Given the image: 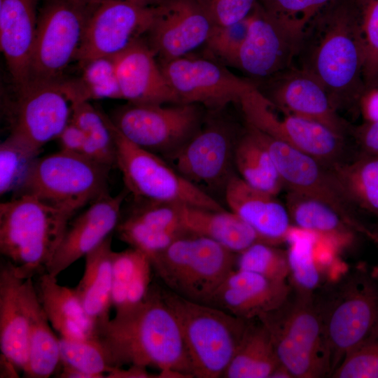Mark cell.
<instances>
[{
	"label": "cell",
	"instance_id": "cell-1",
	"mask_svg": "<svg viewBox=\"0 0 378 378\" xmlns=\"http://www.w3.org/2000/svg\"><path fill=\"white\" fill-rule=\"evenodd\" d=\"M365 43L351 0H333L303 30L294 64L314 76L339 110L358 108L365 91Z\"/></svg>",
	"mask_w": 378,
	"mask_h": 378
},
{
	"label": "cell",
	"instance_id": "cell-2",
	"mask_svg": "<svg viewBox=\"0 0 378 378\" xmlns=\"http://www.w3.org/2000/svg\"><path fill=\"white\" fill-rule=\"evenodd\" d=\"M94 338L101 344L111 368L153 367L194 377L178 322L158 284H151L139 304L115 312L113 318L96 329Z\"/></svg>",
	"mask_w": 378,
	"mask_h": 378
},
{
	"label": "cell",
	"instance_id": "cell-3",
	"mask_svg": "<svg viewBox=\"0 0 378 378\" xmlns=\"http://www.w3.org/2000/svg\"><path fill=\"white\" fill-rule=\"evenodd\" d=\"M330 377L378 323V281L364 265L345 269L316 293Z\"/></svg>",
	"mask_w": 378,
	"mask_h": 378
},
{
	"label": "cell",
	"instance_id": "cell-4",
	"mask_svg": "<svg viewBox=\"0 0 378 378\" xmlns=\"http://www.w3.org/2000/svg\"><path fill=\"white\" fill-rule=\"evenodd\" d=\"M72 214L30 195L0 204V252L26 279L46 272Z\"/></svg>",
	"mask_w": 378,
	"mask_h": 378
},
{
	"label": "cell",
	"instance_id": "cell-5",
	"mask_svg": "<svg viewBox=\"0 0 378 378\" xmlns=\"http://www.w3.org/2000/svg\"><path fill=\"white\" fill-rule=\"evenodd\" d=\"M160 289L178 322L194 377H223L249 320L188 300L166 287Z\"/></svg>",
	"mask_w": 378,
	"mask_h": 378
},
{
	"label": "cell",
	"instance_id": "cell-6",
	"mask_svg": "<svg viewBox=\"0 0 378 378\" xmlns=\"http://www.w3.org/2000/svg\"><path fill=\"white\" fill-rule=\"evenodd\" d=\"M257 318L268 330L281 364L293 378L330 377L316 293L305 295L290 288L281 306Z\"/></svg>",
	"mask_w": 378,
	"mask_h": 378
},
{
	"label": "cell",
	"instance_id": "cell-7",
	"mask_svg": "<svg viewBox=\"0 0 378 378\" xmlns=\"http://www.w3.org/2000/svg\"><path fill=\"white\" fill-rule=\"evenodd\" d=\"M237 253L205 237L188 234L150 258L153 272L174 293L207 304L237 265Z\"/></svg>",
	"mask_w": 378,
	"mask_h": 378
},
{
	"label": "cell",
	"instance_id": "cell-8",
	"mask_svg": "<svg viewBox=\"0 0 378 378\" xmlns=\"http://www.w3.org/2000/svg\"><path fill=\"white\" fill-rule=\"evenodd\" d=\"M41 2L27 88L64 80V71L76 60L88 21L99 3L88 0Z\"/></svg>",
	"mask_w": 378,
	"mask_h": 378
},
{
	"label": "cell",
	"instance_id": "cell-9",
	"mask_svg": "<svg viewBox=\"0 0 378 378\" xmlns=\"http://www.w3.org/2000/svg\"><path fill=\"white\" fill-rule=\"evenodd\" d=\"M110 168L83 155L61 150L38 158L14 196L33 195L74 215L107 193Z\"/></svg>",
	"mask_w": 378,
	"mask_h": 378
},
{
	"label": "cell",
	"instance_id": "cell-10",
	"mask_svg": "<svg viewBox=\"0 0 378 378\" xmlns=\"http://www.w3.org/2000/svg\"><path fill=\"white\" fill-rule=\"evenodd\" d=\"M108 121L115 144V164L127 190L135 197L152 203L225 209L216 199L183 178L157 154L130 141L108 117Z\"/></svg>",
	"mask_w": 378,
	"mask_h": 378
},
{
	"label": "cell",
	"instance_id": "cell-11",
	"mask_svg": "<svg viewBox=\"0 0 378 378\" xmlns=\"http://www.w3.org/2000/svg\"><path fill=\"white\" fill-rule=\"evenodd\" d=\"M269 152L288 191L322 201L335 209L359 234L370 239L372 229L356 215L330 165L246 124Z\"/></svg>",
	"mask_w": 378,
	"mask_h": 378
},
{
	"label": "cell",
	"instance_id": "cell-12",
	"mask_svg": "<svg viewBox=\"0 0 378 378\" xmlns=\"http://www.w3.org/2000/svg\"><path fill=\"white\" fill-rule=\"evenodd\" d=\"M111 120L130 141L169 158L200 129L202 113L195 104L130 103L117 110Z\"/></svg>",
	"mask_w": 378,
	"mask_h": 378
},
{
	"label": "cell",
	"instance_id": "cell-13",
	"mask_svg": "<svg viewBox=\"0 0 378 378\" xmlns=\"http://www.w3.org/2000/svg\"><path fill=\"white\" fill-rule=\"evenodd\" d=\"M239 103L246 124L328 165L340 162L344 138L326 126L281 111L256 87Z\"/></svg>",
	"mask_w": 378,
	"mask_h": 378
},
{
	"label": "cell",
	"instance_id": "cell-14",
	"mask_svg": "<svg viewBox=\"0 0 378 378\" xmlns=\"http://www.w3.org/2000/svg\"><path fill=\"white\" fill-rule=\"evenodd\" d=\"M248 19L247 36L235 67L250 77L265 80L293 65L303 29L269 12L258 2Z\"/></svg>",
	"mask_w": 378,
	"mask_h": 378
},
{
	"label": "cell",
	"instance_id": "cell-15",
	"mask_svg": "<svg viewBox=\"0 0 378 378\" xmlns=\"http://www.w3.org/2000/svg\"><path fill=\"white\" fill-rule=\"evenodd\" d=\"M156 7L126 0H100L85 27L76 60L80 66L98 57H115L147 34Z\"/></svg>",
	"mask_w": 378,
	"mask_h": 378
},
{
	"label": "cell",
	"instance_id": "cell-16",
	"mask_svg": "<svg viewBox=\"0 0 378 378\" xmlns=\"http://www.w3.org/2000/svg\"><path fill=\"white\" fill-rule=\"evenodd\" d=\"M180 104H202L216 111L256 87L210 59L181 57L160 64Z\"/></svg>",
	"mask_w": 378,
	"mask_h": 378
},
{
	"label": "cell",
	"instance_id": "cell-17",
	"mask_svg": "<svg viewBox=\"0 0 378 378\" xmlns=\"http://www.w3.org/2000/svg\"><path fill=\"white\" fill-rule=\"evenodd\" d=\"M16 94L7 111L10 134L41 150L71 120V103L62 81L29 85Z\"/></svg>",
	"mask_w": 378,
	"mask_h": 378
},
{
	"label": "cell",
	"instance_id": "cell-18",
	"mask_svg": "<svg viewBox=\"0 0 378 378\" xmlns=\"http://www.w3.org/2000/svg\"><path fill=\"white\" fill-rule=\"evenodd\" d=\"M236 142L228 124L209 120L169 159L180 175L201 189H224L233 174Z\"/></svg>",
	"mask_w": 378,
	"mask_h": 378
},
{
	"label": "cell",
	"instance_id": "cell-19",
	"mask_svg": "<svg viewBox=\"0 0 378 378\" xmlns=\"http://www.w3.org/2000/svg\"><path fill=\"white\" fill-rule=\"evenodd\" d=\"M214 25L200 0H165L156 6L147 43L160 63L167 62L205 43Z\"/></svg>",
	"mask_w": 378,
	"mask_h": 378
},
{
	"label": "cell",
	"instance_id": "cell-20",
	"mask_svg": "<svg viewBox=\"0 0 378 378\" xmlns=\"http://www.w3.org/2000/svg\"><path fill=\"white\" fill-rule=\"evenodd\" d=\"M258 90L283 111L317 122L345 138L351 127L339 114L322 84L295 64L266 79Z\"/></svg>",
	"mask_w": 378,
	"mask_h": 378
},
{
	"label": "cell",
	"instance_id": "cell-21",
	"mask_svg": "<svg viewBox=\"0 0 378 378\" xmlns=\"http://www.w3.org/2000/svg\"><path fill=\"white\" fill-rule=\"evenodd\" d=\"M125 195V191L115 196L108 193L102 195L69 223L46 272L57 277L109 237L120 220V208Z\"/></svg>",
	"mask_w": 378,
	"mask_h": 378
},
{
	"label": "cell",
	"instance_id": "cell-22",
	"mask_svg": "<svg viewBox=\"0 0 378 378\" xmlns=\"http://www.w3.org/2000/svg\"><path fill=\"white\" fill-rule=\"evenodd\" d=\"M290 291L288 281L273 280L236 268L227 276L206 304L251 320L278 308Z\"/></svg>",
	"mask_w": 378,
	"mask_h": 378
},
{
	"label": "cell",
	"instance_id": "cell-23",
	"mask_svg": "<svg viewBox=\"0 0 378 378\" xmlns=\"http://www.w3.org/2000/svg\"><path fill=\"white\" fill-rule=\"evenodd\" d=\"M155 55L142 38L114 57L122 99L131 104H180Z\"/></svg>",
	"mask_w": 378,
	"mask_h": 378
},
{
	"label": "cell",
	"instance_id": "cell-24",
	"mask_svg": "<svg viewBox=\"0 0 378 378\" xmlns=\"http://www.w3.org/2000/svg\"><path fill=\"white\" fill-rule=\"evenodd\" d=\"M224 191L230 211L250 225L264 242L274 245L287 242L294 226L286 205L276 196L250 186L234 174Z\"/></svg>",
	"mask_w": 378,
	"mask_h": 378
},
{
	"label": "cell",
	"instance_id": "cell-25",
	"mask_svg": "<svg viewBox=\"0 0 378 378\" xmlns=\"http://www.w3.org/2000/svg\"><path fill=\"white\" fill-rule=\"evenodd\" d=\"M39 0H0V47L16 92L27 88Z\"/></svg>",
	"mask_w": 378,
	"mask_h": 378
},
{
	"label": "cell",
	"instance_id": "cell-26",
	"mask_svg": "<svg viewBox=\"0 0 378 378\" xmlns=\"http://www.w3.org/2000/svg\"><path fill=\"white\" fill-rule=\"evenodd\" d=\"M287 242L290 288L314 295L345 269L338 260V252L320 237L294 226Z\"/></svg>",
	"mask_w": 378,
	"mask_h": 378
},
{
	"label": "cell",
	"instance_id": "cell-27",
	"mask_svg": "<svg viewBox=\"0 0 378 378\" xmlns=\"http://www.w3.org/2000/svg\"><path fill=\"white\" fill-rule=\"evenodd\" d=\"M24 280L4 258L0 264V349L1 354L22 372L27 363L29 332Z\"/></svg>",
	"mask_w": 378,
	"mask_h": 378
},
{
	"label": "cell",
	"instance_id": "cell-28",
	"mask_svg": "<svg viewBox=\"0 0 378 378\" xmlns=\"http://www.w3.org/2000/svg\"><path fill=\"white\" fill-rule=\"evenodd\" d=\"M34 284L43 309L61 337L83 340L94 337V328L75 292L58 284L57 277L44 272Z\"/></svg>",
	"mask_w": 378,
	"mask_h": 378
},
{
	"label": "cell",
	"instance_id": "cell-29",
	"mask_svg": "<svg viewBox=\"0 0 378 378\" xmlns=\"http://www.w3.org/2000/svg\"><path fill=\"white\" fill-rule=\"evenodd\" d=\"M112 253L110 235L85 256L83 276L74 288L94 326V332L110 320V311L113 307Z\"/></svg>",
	"mask_w": 378,
	"mask_h": 378
},
{
	"label": "cell",
	"instance_id": "cell-30",
	"mask_svg": "<svg viewBox=\"0 0 378 378\" xmlns=\"http://www.w3.org/2000/svg\"><path fill=\"white\" fill-rule=\"evenodd\" d=\"M178 206L182 225L188 234L211 239L237 254L256 242H264L250 225L231 211Z\"/></svg>",
	"mask_w": 378,
	"mask_h": 378
},
{
	"label": "cell",
	"instance_id": "cell-31",
	"mask_svg": "<svg viewBox=\"0 0 378 378\" xmlns=\"http://www.w3.org/2000/svg\"><path fill=\"white\" fill-rule=\"evenodd\" d=\"M286 200L293 226L321 238L337 251L355 244L359 233L326 203L290 191Z\"/></svg>",
	"mask_w": 378,
	"mask_h": 378
},
{
	"label": "cell",
	"instance_id": "cell-32",
	"mask_svg": "<svg viewBox=\"0 0 378 378\" xmlns=\"http://www.w3.org/2000/svg\"><path fill=\"white\" fill-rule=\"evenodd\" d=\"M23 292L29 319L28 358L23 374L29 378H48L60 366L59 338L50 328L32 278L24 280Z\"/></svg>",
	"mask_w": 378,
	"mask_h": 378
},
{
	"label": "cell",
	"instance_id": "cell-33",
	"mask_svg": "<svg viewBox=\"0 0 378 378\" xmlns=\"http://www.w3.org/2000/svg\"><path fill=\"white\" fill-rule=\"evenodd\" d=\"M153 271L149 256L130 247L112 253V306L115 312L141 302L151 285Z\"/></svg>",
	"mask_w": 378,
	"mask_h": 378
},
{
	"label": "cell",
	"instance_id": "cell-34",
	"mask_svg": "<svg viewBox=\"0 0 378 378\" xmlns=\"http://www.w3.org/2000/svg\"><path fill=\"white\" fill-rule=\"evenodd\" d=\"M280 364L268 330L251 319L223 377L270 378Z\"/></svg>",
	"mask_w": 378,
	"mask_h": 378
},
{
	"label": "cell",
	"instance_id": "cell-35",
	"mask_svg": "<svg viewBox=\"0 0 378 378\" xmlns=\"http://www.w3.org/2000/svg\"><path fill=\"white\" fill-rule=\"evenodd\" d=\"M234 163L240 178L257 189L276 196L284 188L269 152L247 126L236 142Z\"/></svg>",
	"mask_w": 378,
	"mask_h": 378
},
{
	"label": "cell",
	"instance_id": "cell-36",
	"mask_svg": "<svg viewBox=\"0 0 378 378\" xmlns=\"http://www.w3.org/2000/svg\"><path fill=\"white\" fill-rule=\"evenodd\" d=\"M330 167L354 208L378 216V157L361 154Z\"/></svg>",
	"mask_w": 378,
	"mask_h": 378
},
{
	"label": "cell",
	"instance_id": "cell-37",
	"mask_svg": "<svg viewBox=\"0 0 378 378\" xmlns=\"http://www.w3.org/2000/svg\"><path fill=\"white\" fill-rule=\"evenodd\" d=\"M71 106V120L85 135L82 155L109 167L115 164V144L108 116L89 101L72 102Z\"/></svg>",
	"mask_w": 378,
	"mask_h": 378
},
{
	"label": "cell",
	"instance_id": "cell-38",
	"mask_svg": "<svg viewBox=\"0 0 378 378\" xmlns=\"http://www.w3.org/2000/svg\"><path fill=\"white\" fill-rule=\"evenodd\" d=\"M81 77L62 82L71 103L101 99H122L114 57L93 59L82 66Z\"/></svg>",
	"mask_w": 378,
	"mask_h": 378
},
{
	"label": "cell",
	"instance_id": "cell-39",
	"mask_svg": "<svg viewBox=\"0 0 378 378\" xmlns=\"http://www.w3.org/2000/svg\"><path fill=\"white\" fill-rule=\"evenodd\" d=\"M41 150L11 134L0 145V194L16 193Z\"/></svg>",
	"mask_w": 378,
	"mask_h": 378
},
{
	"label": "cell",
	"instance_id": "cell-40",
	"mask_svg": "<svg viewBox=\"0 0 378 378\" xmlns=\"http://www.w3.org/2000/svg\"><path fill=\"white\" fill-rule=\"evenodd\" d=\"M60 365L89 375L90 378L106 377L111 370L104 351L95 338L71 340L59 337Z\"/></svg>",
	"mask_w": 378,
	"mask_h": 378
},
{
	"label": "cell",
	"instance_id": "cell-41",
	"mask_svg": "<svg viewBox=\"0 0 378 378\" xmlns=\"http://www.w3.org/2000/svg\"><path fill=\"white\" fill-rule=\"evenodd\" d=\"M238 269L251 271L267 278L288 281L289 267L287 251L277 245L259 241L237 255Z\"/></svg>",
	"mask_w": 378,
	"mask_h": 378
},
{
	"label": "cell",
	"instance_id": "cell-42",
	"mask_svg": "<svg viewBox=\"0 0 378 378\" xmlns=\"http://www.w3.org/2000/svg\"><path fill=\"white\" fill-rule=\"evenodd\" d=\"M364 40L365 59L363 80L365 90L378 86V0H351Z\"/></svg>",
	"mask_w": 378,
	"mask_h": 378
},
{
	"label": "cell",
	"instance_id": "cell-43",
	"mask_svg": "<svg viewBox=\"0 0 378 378\" xmlns=\"http://www.w3.org/2000/svg\"><path fill=\"white\" fill-rule=\"evenodd\" d=\"M333 378H378V323L343 358Z\"/></svg>",
	"mask_w": 378,
	"mask_h": 378
},
{
	"label": "cell",
	"instance_id": "cell-44",
	"mask_svg": "<svg viewBox=\"0 0 378 378\" xmlns=\"http://www.w3.org/2000/svg\"><path fill=\"white\" fill-rule=\"evenodd\" d=\"M248 28V17L230 25L215 24L205 43L209 52L223 62L235 66Z\"/></svg>",
	"mask_w": 378,
	"mask_h": 378
},
{
	"label": "cell",
	"instance_id": "cell-45",
	"mask_svg": "<svg viewBox=\"0 0 378 378\" xmlns=\"http://www.w3.org/2000/svg\"><path fill=\"white\" fill-rule=\"evenodd\" d=\"M333 0H258L267 10L304 29Z\"/></svg>",
	"mask_w": 378,
	"mask_h": 378
},
{
	"label": "cell",
	"instance_id": "cell-46",
	"mask_svg": "<svg viewBox=\"0 0 378 378\" xmlns=\"http://www.w3.org/2000/svg\"><path fill=\"white\" fill-rule=\"evenodd\" d=\"M215 24L230 25L246 18L258 0H200Z\"/></svg>",
	"mask_w": 378,
	"mask_h": 378
},
{
	"label": "cell",
	"instance_id": "cell-47",
	"mask_svg": "<svg viewBox=\"0 0 378 378\" xmlns=\"http://www.w3.org/2000/svg\"><path fill=\"white\" fill-rule=\"evenodd\" d=\"M361 154L378 157V121L364 122L351 129Z\"/></svg>",
	"mask_w": 378,
	"mask_h": 378
},
{
	"label": "cell",
	"instance_id": "cell-48",
	"mask_svg": "<svg viewBox=\"0 0 378 378\" xmlns=\"http://www.w3.org/2000/svg\"><path fill=\"white\" fill-rule=\"evenodd\" d=\"M57 139L59 141L61 150L82 155L85 135L83 131L71 120Z\"/></svg>",
	"mask_w": 378,
	"mask_h": 378
},
{
	"label": "cell",
	"instance_id": "cell-49",
	"mask_svg": "<svg viewBox=\"0 0 378 378\" xmlns=\"http://www.w3.org/2000/svg\"><path fill=\"white\" fill-rule=\"evenodd\" d=\"M358 108L365 122L378 121V86L365 91L359 101Z\"/></svg>",
	"mask_w": 378,
	"mask_h": 378
},
{
	"label": "cell",
	"instance_id": "cell-50",
	"mask_svg": "<svg viewBox=\"0 0 378 378\" xmlns=\"http://www.w3.org/2000/svg\"><path fill=\"white\" fill-rule=\"evenodd\" d=\"M147 368L137 365H131L125 370L122 368H113L106 374V377L109 378H150L157 377L147 371Z\"/></svg>",
	"mask_w": 378,
	"mask_h": 378
},
{
	"label": "cell",
	"instance_id": "cell-51",
	"mask_svg": "<svg viewBox=\"0 0 378 378\" xmlns=\"http://www.w3.org/2000/svg\"><path fill=\"white\" fill-rule=\"evenodd\" d=\"M18 368L1 354V377H18Z\"/></svg>",
	"mask_w": 378,
	"mask_h": 378
},
{
	"label": "cell",
	"instance_id": "cell-52",
	"mask_svg": "<svg viewBox=\"0 0 378 378\" xmlns=\"http://www.w3.org/2000/svg\"><path fill=\"white\" fill-rule=\"evenodd\" d=\"M92 3L99 2L100 0H88ZM134 4L146 6V7H156L163 3L165 0H126Z\"/></svg>",
	"mask_w": 378,
	"mask_h": 378
},
{
	"label": "cell",
	"instance_id": "cell-53",
	"mask_svg": "<svg viewBox=\"0 0 378 378\" xmlns=\"http://www.w3.org/2000/svg\"><path fill=\"white\" fill-rule=\"evenodd\" d=\"M270 378H293L290 371L280 364L272 372Z\"/></svg>",
	"mask_w": 378,
	"mask_h": 378
},
{
	"label": "cell",
	"instance_id": "cell-54",
	"mask_svg": "<svg viewBox=\"0 0 378 378\" xmlns=\"http://www.w3.org/2000/svg\"><path fill=\"white\" fill-rule=\"evenodd\" d=\"M372 241H373L374 243H376L378 245V225L376 226L374 228H372ZM372 274L378 281V265H376L373 269L371 270Z\"/></svg>",
	"mask_w": 378,
	"mask_h": 378
}]
</instances>
